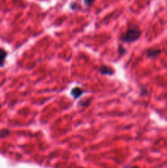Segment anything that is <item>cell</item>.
<instances>
[{"label":"cell","instance_id":"obj_1","mask_svg":"<svg viewBox=\"0 0 167 168\" xmlns=\"http://www.w3.org/2000/svg\"><path fill=\"white\" fill-rule=\"evenodd\" d=\"M141 32L138 26H130L123 37V40L124 42H134L139 38Z\"/></svg>","mask_w":167,"mask_h":168},{"label":"cell","instance_id":"obj_2","mask_svg":"<svg viewBox=\"0 0 167 168\" xmlns=\"http://www.w3.org/2000/svg\"><path fill=\"white\" fill-rule=\"evenodd\" d=\"M161 53V50L159 49H153L148 50L147 54V56L148 58H156Z\"/></svg>","mask_w":167,"mask_h":168},{"label":"cell","instance_id":"obj_3","mask_svg":"<svg viewBox=\"0 0 167 168\" xmlns=\"http://www.w3.org/2000/svg\"><path fill=\"white\" fill-rule=\"evenodd\" d=\"M83 93H84L83 90H82L80 88H79V87L74 88V89H72V91H71V94L73 95V97L75 98V99H77V98L80 97V95L83 94Z\"/></svg>","mask_w":167,"mask_h":168},{"label":"cell","instance_id":"obj_4","mask_svg":"<svg viewBox=\"0 0 167 168\" xmlns=\"http://www.w3.org/2000/svg\"><path fill=\"white\" fill-rule=\"evenodd\" d=\"M6 57H7V52L4 49H0V66H3Z\"/></svg>","mask_w":167,"mask_h":168},{"label":"cell","instance_id":"obj_5","mask_svg":"<svg viewBox=\"0 0 167 168\" xmlns=\"http://www.w3.org/2000/svg\"><path fill=\"white\" fill-rule=\"evenodd\" d=\"M100 71L101 73L105 75H110V74H113V71L111 70V68H109L107 66H102L100 69Z\"/></svg>","mask_w":167,"mask_h":168},{"label":"cell","instance_id":"obj_6","mask_svg":"<svg viewBox=\"0 0 167 168\" xmlns=\"http://www.w3.org/2000/svg\"><path fill=\"white\" fill-rule=\"evenodd\" d=\"M94 1H95V0H84V3L85 5L89 6L92 5V4L94 3Z\"/></svg>","mask_w":167,"mask_h":168},{"label":"cell","instance_id":"obj_7","mask_svg":"<svg viewBox=\"0 0 167 168\" xmlns=\"http://www.w3.org/2000/svg\"><path fill=\"white\" fill-rule=\"evenodd\" d=\"M128 168H135V167H130V166H129V167H128Z\"/></svg>","mask_w":167,"mask_h":168}]
</instances>
